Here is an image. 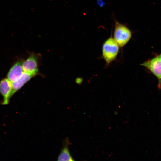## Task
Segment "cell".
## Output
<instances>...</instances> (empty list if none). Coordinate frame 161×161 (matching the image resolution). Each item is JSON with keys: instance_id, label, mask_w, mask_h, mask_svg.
Returning a JSON list of instances; mask_svg holds the SVG:
<instances>
[{"instance_id": "cell-1", "label": "cell", "mask_w": 161, "mask_h": 161, "mask_svg": "<svg viewBox=\"0 0 161 161\" xmlns=\"http://www.w3.org/2000/svg\"><path fill=\"white\" fill-rule=\"evenodd\" d=\"M119 46L111 36L104 42L102 48V57L109 64L116 58L119 50Z\"/></svg>"}, {"instance_id": "cell-2", "label": "cell", "mask_w": 161, "mask_h": 161, "mask_svg": "<svg viewBox=\"0 0 161 161\" xmlns=\"http://www.w3.org/2000/svg\"><path fill=\"white\" fill-rule=\"evenodd\" d=\"M132 35L131 31L126 25L115 22L113 38L121 48L128 42Z\"/></svg>"}, {"instance_id": "cell-3", "label": "cell", "mask_w": 161, "mask_h": 161, "mask_svg": "<svg viewBox=\"0 0 161 161\" xmlns=\"http://www.w3.org/2000/svg\"><path fill=\"white\" fill-rule=\"evenodd\" d=\"M39 57L38 54L31 53L26 60L23 61L22 66L24 72L35 76L38 75V60Z\"/></svg>"}, {"instance_id": "cell-4", "label": "cell", "mask_w": 161, "mask_h": 161, "mask_svg": "<svg viewBox=\"0 0 161 161\" xmlns=\"http://www.w3.org/2000/svg\"><path fill=\"white\" fill-rule=\"evenodd\" d=\"M148 69L161 83V61L158 56L146 61L141 64Z\"/></svg>"}, {"instance_id": "cell-5", "label": "cell", "mask_w": 161, "mask_h": 161, "mask_svg": "<svg viewBox=\"0 0 161 161\" xmlns=\"http://www.w3.org/2000/svg\"><path fill=\"white\" fill-rule=\"evenodd\" d=\"M12 82L7 78H4L0 82V93L3 98V105L9 104L11 95Z\"/></svg>"}, {"instance_id": "cell-6", "label": "cell", "mask_w": 161, "mask_h": 161, "mask_svg": "<svg viewBox=\"0 0 161 161\" xmlns=\"http://www.w3.org/2000/svg\"><path fill=\"white\" fill-rule=\"evenodd\" d=\"M23 61L21 59L16 62L9 71L7 78L11 82L18 79L24 72L22 66Z\"/></svg>"}, {"instance_id": "cell-7", "label": "cell", "mask_w": 161, "mask_h": 161, "mask_svg": "<svg viewBox=\"0 0 161 161\" xmlns=\"http://www.w3.org/2000/svg\"><path fill=\"white\" fill-rule=\"evenodd\" d=\"M34 76H35L32 74L24 72L18 79L12 82V96Z\"/></svg>"}, {"instance_id": "cell-8", "label": "cell", "mask_w": 161, "mask_h": 161, "mask_svg": "<svg viewBox=\"0 0 161 161\" xmlns=\"http://www.w3.org/2000/svg\"><path fill=\"white\" fill-rule=\"evenodd\" d=\"M71 144L67 137H66L63 143L62 148L58 157V161H74L71 155L69 145Z\"/></svg>"}, {"instance_id": "cell-9", "label": "cell", "mask_w": 161, "mask_h": 161, "mask_svg": "<svg viewBox=\"0 0 161 161\" xmlns=\"http://www.w3.org/2000/svg\"><path fill=\"white\" fill-rule=\"evenodd\" d=\"M158 58H159V59H160V61H161V54H160L158 56Z\"/></svg>"}]
</instances>
